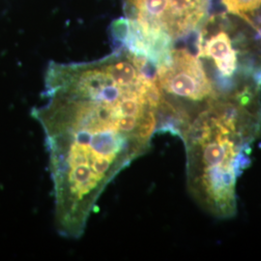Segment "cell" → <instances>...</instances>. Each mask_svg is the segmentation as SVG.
<instances>
[{
    "mask_svg": "<svg viewBox=\"0 0 261 261\" xmlns=\"http://www.w3.org/2000/svg\"><path fill=\"white\" fill-rule=\"evenodd\" d=\"M41 125L58 233L77 239L106 188L144 155L158 132L164 96L149 61L119 47L89 62H50Z\"/></svg>",
    "mask_w": 261,
    "mask_h": 261,
    "instance_id": "obj_1",
    "label": "cell"
},
{
    "mask_svg": "<svg viewBox=\"0 0 261 261\" xmlns=\"http://www.w3.org/2000/svg\"><path fill=\"white\" fill-rule=\"evenodd\" d=\"M261 130L254 95L218 96L196 113L181 135L191 195L219 218L236 213L237 178L250 165L251 144Z\"/></svg>",
    "mask_w": 261,
    "mask_h": 261,
    "instance_id": "obj_2",
    "label": "cell"
},
{
    "mask_svg": "<svg viewBox=\"0 0 261 261\" xmlns=\"http://www.w3.org/2000/svg\"><path fill=\"white\" fill-rule=\"evenodd\" d=\"M210 0H123L125 18L113 25L120 47L157 64L205 18Z\"/></svg>",
    "mask_w": 261,
    "mask_h": 261,
    "instance_id": "obj_3",
    "label": "cell"
},
{
    "mask_svg": "<svg viewBox=\"0 0 261 261\" xmlns=\"http://www.w3.org/2000/svg\"><path fill=\"white\" fill-rule=\"evenodd\" d=\"M196 47V56L210 59L221 79L230 81L233 77L238 70V53L226 32L220 31L207 40L199 38Z\"/></svg>",
    "mask_w": 261,
    "mask_h": 261,
    "instance_id": "obj_4",
    "label": "cell"
},
{
    "mask_svg": "<svg viewBox=\"0 0 261 261\" xmlns=\"http://www.w3.org/2000/svg\"><path fill=\"white\" fill-rule=\"evenodd\" d=\"M228 12L239 16H246L261 8V0H222Z\"/></svg>",
    "mask_w": 261,
    "mask_h": 261,
    "instance_id": "obj_5",
    "label": "cell"
}]
</instances>
